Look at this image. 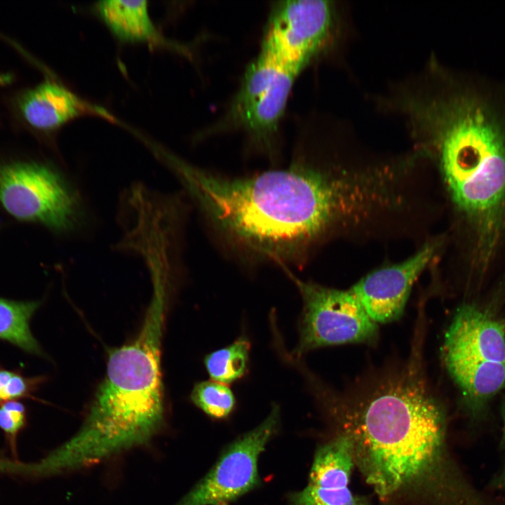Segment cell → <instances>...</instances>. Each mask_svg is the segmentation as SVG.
Instances as JSON below:
<instances>
[{"label": "cell", "instance_id": "6da1fadb", "mask_svg": "<svg viewBox=\"0 0 505 505\" xmlns=\"http://www.w3.org/2000/svg\"><path fill=\"white\" fill-rule=\"evenodd\" d=\"M170 163L229 244L281 265L298 263L328 238L376 219L388 202L385 177L376 167L296 163L228 177L175 158Z\"/></svg>", "mask_w": 505, "mask_h": 505}, {"label": "cell", "instance_id": "7a4b0ae2", "mask_svg": "<svg viewBox=\"0 0 505 505\" xmlns=\"http://www.w3.org/2000/svg\"><path fill=\"white\" fill-rule=\"evenodd\" d=\"M340 432L351 440L355 466L383 499L432 505H501L475 487L449 452L445 413L421 382L392 381L368 396Z\"/></svg>", "mask_w": 505, "mask_h": 505}, {"label": "cell", "instance_id": "3957f363", "mask_svg": "<svg viewBox=\"0 0 505 505\" xmlns=\"http://www.w3.org/2000/svg\"><path fill=\"white\" fill-rule=\"evenodd\" d=\"M484 90L458 88L419 100L410 111L437 149L452 201L476 229L481 264L492 255L505 220V105Z\"/></svg>", "mask_w": 505, "mask_h": 505}, {"label": "cell", "instance_id": "277c9868", "mask_svg": "<svg viewBox=\"0 0 505 505\" xmlns=\"http://www.w3.org/2000/svg\"><path fill=\"white\" fill-rule=\"evenodd\" d=\"M142 327L130 342L111 351L83 426L108 445L149 443L165 422L161 354L171 282L152 280Z\"/></svg>", "mask_w": 505, "mask_h": 505}, {"label": "cell", "instance_id": "5b68a950", "mask_svg": "<svg viewBox=\"0 0 505 505\" xmlns=\"http://www.w3.org/2000/svg\"><path fill=\"white\" fill-rule=\"evenodd\" d=\"M0 203L15 218L58 232L74 229L81 218L76 192L50 167L34 162L0 163Z\"/></svg>", "mask_w": 505, "mask_h": 505}, {"label": "cell", "instance_id": "8992f818", "mask_svg": "<svg viewBox=\"0 0 505 505\" xmlns=\"http://www.w3.org/2000/svg\"><path fill=\"white\" fill-rule=\"evenodd\" d=\"M302 299L298 339L292 353L302 357L314 349L348 343L370 342L378 326L351 289L342 290L302 281L287 270Z\"/></svg>", "mask_w": 505, "mask_h": 505}, {"label": "cell", "instance_id": "52a82bcc", "mask_svg": "<svg viewBox=\"0 0 505 505\" xmlns=\"http://www.w3.org/2000/svg\"><path fill=\"white\" fill-rule=\"evenodd\" d=\"M280 408L274 404L265 419L230 444L209 472L175 505L227 504L260 484L257 462L277 432Z\"/></svg>", "mask_w": 505, "mask_h": 505}, {"label": "cell", "instance_id": "ba28073f", "mask_svg": "<svg viewBox=\"0 0 505 505\" xmlns=\"http://www.w3.org/2000/svg\"><path fill=\"white\" fill-rule=\"evenodd\" d=\"M438 248V241L427 242L407 260L370 273L351 288L375 323H386L401 316L412 285Z\"/></svg>", "mask_w": 505, "mask_h": 505}, {"label": "cell", "instance_id": "9c48e42d", "mask_svg": "<svg viewBox=\"0 0 505 505\" xmlns=\"http://www.w3.org/2000/svg\"><path fill=\"white\" fill-rule=\"evenodd\" d=\"M355 466L350 439L339 433L316 450L307 485L292 494L289 505H369L350 490Z\"/></svg>", "mask_w": 505, "mask_h": 505}, {"label": "cell", "instance_id": "30bf717a", "mask_svg": "<svg viewBox=\"0 0 505 505\" xmlns=\"http://www.w3.org/2000/svg\"><path fill=\"white\" fill-rule=\"evenodd\" d=\"M445 358L505 363V327L471 304L458 308L445 333Z\"/></svg>", "mask_w": 505, "mask_h": 505}, {"label": "cell", "instance_id": "8fae6325", "mask_svg": "<svg viewBox=\"0 0 505 505\" xmlns=\"http://www.w3.org/2000/svg\"><path fill=\"white\" fill-rule=\"evenodd\" d=\"M15 106L25 123L43 132L56 130L86 114L100 112L97 107L50 80L21 92Z\"/></svg>", "mask_w": 505, "mask_h": 505}, {"label": "cell", "instance_id": "7c38bea8", "mask_svg": "<svg viewBox=\"0 0 505 505\" xmlns=\"http://www.w3.org/2000/svg\"><path fill=\"white\" fill-rule=\"evenodd\" d=\"M96 10L107 27L121 41L166 42L149 17L147 1H101L97 3Z\"/></svg>", "mask_w": 505, "mask_h": 505}, {"label": "cell", "instance_id": "4fadbf2b", "mask_svg": "<svg viewBox=\"0 0 505 505\" xmlns=\"http://www.w3.org/2000/svg\"><path fill=\"white\" fill-rule=\"evenodd\" d=\"M445 366L464 394L471 400H483L505 386V363L445 358Z\"/></svg>", "mask_w": 505, "mask_h": 505}, {"label": "cell", "instance_id": "5bb4252c", "mask_svg": "<svg viewBox=\"0 0 505 505\" xmlns=\"http://www.w3.org/2000/svg\"><path fill=\"white\" fill-rule=\"evenodd\" d=\"M39 306V302L0 298V339L31 354H41L40 346L29 329V320Z\"/></svg>", "mask_w": 505, "mask_h": 505}, {"label": "cell", "instance_id": "9a60e30c", "mask_svg": "<svg viewBox=\"0 0 505 505\" xmlns=\"http://www.w3.org/2000/svg\"><path fill=\"white\" fill-rule=\"evenodd\" d=\"M250 348V341L241 336L229 345L207 354L204 364L211 379L228 385L244 377Z\"/></svg>", "mask_w": 505, "mask_h": 505}, {"label": "cell", "instance_id": "2e32d148", "mask_svg": "<svg viewBox=\"0 0 505 505\" xmlns=\"http://www.w3.org/2000/svg\"><path fill=\"white\" fill-rule=\"evenodd\" d=\"M190 398L196 407L214 419L226 418L236 405L235 396L228 385L214 380L196 383Z\"/></svg>", "mask_w": 505, "mask_h": 505}, {"label": "cell", "instance_id": "e0dca14e", "mask_svg": "<svg viewBox=\"0 0 505 505\" xmlns=\"http://www.w3.org/2000/svg\"><path fill=\"white\" fill-rule=\"evenodd\" d=\"M25 408L15 400L4 401L0 406V429L14 439L25 424Z\"/></svg>", "mask_w": 505, "mask_h": 505}, {"label": "cell", "instance_id": "ac0fdd59", "mask_svg": "<svg viewBox=\"0 0 505 505\" xmlns=\"http://www.w3.org/2000/svg\"><path fill=\"white\" fill-rule=\"evenodd\" d=\"M27 379L13 372L8 382L2 387V401L15 400L27 396L29 391Z\"/></svg>", "mask_w": 505, "mask_h": 505}, {"label": "cell", "instance_id": "d6986e66", "mask_svg": "<svg viewBox=\"0 0 505 505\" xmlns=\"http://www.w3.org/2000/svg\"><path fill=\"white\" fill-rule=\"evenodd\" d=\"M493 490L505 492V462L490 483Z\"/></svg>", "mask_w": 505, "mask_h": 505}, {"label": "cell", "instance_id": "ffe728a7", "mask_svg": "<svg viewBox=\"0 0 505 505\" xmlns=\"http://www.w3.org/2000/svg\"><path fill=\"white\" fill-rule=\"evenodd\" d=\"M501 447L505 449V413L504 415V425H503V429H502V436H501Z\"/></svg>", "mask_w": 505, "mask_h": 505}, {"label": "cell", "instance_id": "44dd1931", "mask_svg": "<svg viewBox=\"0 0 505 505\" xmlns=\"http://www.w3.org/2000/svg\"><path fill=\"white\" fill-rule=\"evenodd\" d=\"M0 401H2V389L0 386Z\"/></svg>", "mask_w": 505, "mask_h": 505}, {"label": "cell", "instance_id": "7402d4cb", "mask_svg": "<svg viewBox=\"0 0 505 505\" xmlns=\"http://www.w3.org/2000/svg\"><path fill=\"white\" fill-rule=\"evenodd\" d=\"M218 505H227V504H218Z\"/></svg>", "mask_w": 505, "mask_h": 505}]
</instances>
